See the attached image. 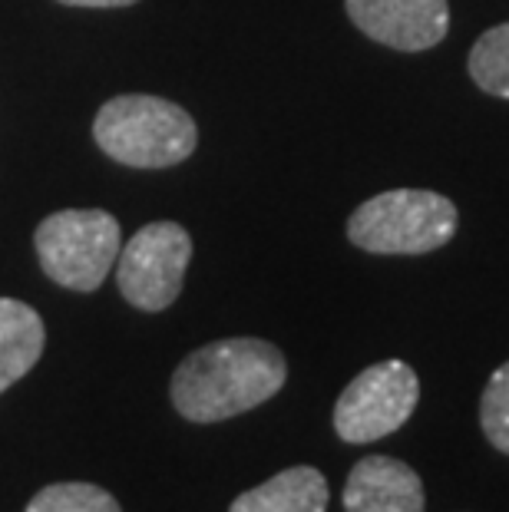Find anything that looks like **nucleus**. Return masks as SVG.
I'll use <instances>...</instances> for the list:
<instances>
[{
  "label": "nucleus",
  "instance_id": "f257e3e1",
  "mask_svg": "<svg viewBox=\"0 0 509 512\" xmlns=\"http://www.w3.org/2000/svg\"><path fill=\"white\" fill-rule=\"evenodd\" d=\"M288 380L285 354L262 337H225L192 351L172 374V403L192 423L262 407Z\"/></svg>",
  "mask_w": 509,
  "mask_h": 512
},
{
  "label": "nucleus",
  "instance_id": "f03ea898",
  "mask_svg": "<svg viewBox=\"0 0 509 512\" xmlns=\"http://www.w3.org/2000/svg\"><path fill=\"white\" fill-rule=\"evenodd\" d=\"M93 139L106 156L133 169H166L192 156L199 129L182 106L159 96H116L96 113Z\"/></svg>",
  "mask_w": 509,
  "mask_h": 512
},
{
  "label": "nucleus",
  "instance_id": "7ed1b4c3",
  "mask_svg": "<svg viewBox=\"0 0 509 512\" xmlns=\"http://www.w3.org/2000/svg\"><path fill=\"white\" fill-rule=\"evenodd\" d=\"M460 212L453 199L430 189H391L348 219V238L371 255H427L450 245L457 235Z\"/></svg>",
  "mask_w": 509,
  "mask_h": 512
},
{
  "label": "nucleus",
  "instance_id": "20e7f679",
  "mask_svg": "<svg viewBox=\"0 0 509 512\" xmlns=\"http://www.w3.org/2000/svg\"><path fill=\"white\" fill-rule=\"evenodd\" d=\"M119 222L110 212L67 209L43 219L34 242L40 268L63 288L96 291L119 258Z\"/></svg>",
  "mask_w": 509,
  "mask_h": 512
},
{
  "label": "nucleus",
  "instance_id": "39448f33",
  "mask_svg": "<svg viewBox=\"0 0 509 512\" xmlns=\"http://www.w3.org/2000/svg\"><path fill=\"white\" fill-rule=\"evenodd\" d=\"M420 400V377L404 361L361 370L334 403V430L344 443H374L410 420Z\"/></svg>",
  "mask_w": 509,
  "mask_h": 512
},
{
  "label": "nucleus",
  "instance_id": "423d86ee",
  "mask_svg": "<svg viewBox=\"0 0 509 512\" xmlns=\"http://www.w3.org/2000/svg\"><path fill=\"white\" fill-rule=\"evenodd\" d=\"M192 258V238L176 222H153L119 252L116 281L123 298L139 311H162L179 298Z\"/></svg>",
  "mask_w": 509,
  "mask_h": 512
},
{
  "label": "nucleus",
  "instance_id": "0eeeda50",
  "mask_svg": "<svg viewBox=\"0 0 509 512\" xmlns=\"http://www.w3.org/2000/svg\"><path fill=\"white\" fill-rule=\"evenodd\" d=\"M351 24L374 43L420 53L450 34V0H344Z\"/></svg>",
  "mask_w": 509,
  "mask_h": 512
},
{
  "label": "nucleus",
  "instance_id": "6e6552de",
  "mask_svg": "<svg viewBox=\"0 0 509 512\" xmlns=\"http://www.w3.org/2000/svg\"><path fill=\"white\" fill-rule=\"evenodd\" d=\"M424 483L414 466L394 456H364L344 486L348 512H424Z\"/></svg>",
  "mask_w": 509,
  "mask_h": 512
},
{
  "label": "nucleus",
  "instance_id": "1a4fd4ad",
  "mask_svg": "<svg viewBox=\"0 0 509 512\" xmlns=\"http://www.w3.org/2000/svg\"><path fill=\"white\" fill-rule=\"evenodd\" d=\"M328 496V479L314 466H291L242 493L229 512H324Z\"/></svg>",
  "mask_w": 509,
  "mask_h": 512
},
{
  "label": "nucleus",
  "instance_id": "9d476101",
  "mask_svg": "<svg viewBox=\"0 0 509 512\" xmlns=\"http://www.w3.org/2000/svg\"><path fill=\"white\" fill-rule=\"evenodd\" d=\"M43 341L40 314L24 301L0 298V394L40 361Z\"/></svg>",
  "mask_w": 509,
  "mask_h": 512
},
{
  "label": "nucleus",
  "instance_id": "9b49d317",
  "mask_svg": "<svg viewBox=\"0 0 509 512\" xmlns=\"http://www.w3.org/2000/svg\"><path fill=\"white\" fill-rule=\"evenodd\" d=\"M467 70L483 93L509 100V20L480 34L467 57Z\"/></svg>",
  "mask_w": 509,
  "mask_h": 512
},
{
  "label": "nucleus",
  "instance_id": "f8f14e48",
  "mask_svg": "<svg viewBox=\"0 0 509 512\" xmlns=\"http://www.w3.org/2000/svg\"><path fill=\"white\" fill-rule=\"evenodd\" d=\"M27 512H123L106 489L93 483H53L30 499Z\"/></svg>",
  "mask_w": 509,
  "mask_h": 512
},
{
  "label": "nucleus",
  "instance_id": "ddd939ff",
  "mask_svg": "<svg viewBox=\"0 0 509 512\" xmlns=\"http://www.w3.org/2000/svg\"><path fill=\"white\" fill-rule=\"evenodd\" d=\"M480 427L486 440L509 456V361L496 367L486 380L480 397Z\"/></svg>",
  "mask_w": 509,
  "mask_h": 512
},
{
  "label": "nucleus",
  "instance_id": "4468645a",
  "mask_svg": "<svg viewBox=\"0 0 509 512\" xmlns=\"http://www.w3.org/2000/svg\"><path fill=\"white\" fill-rule=\"evenodd\" d=\"M60 4H67V7H129V4H136V0H60Z\"/></svg>",
  "mask_w": 509,
  "mask_h": 512
}]
</instances>
